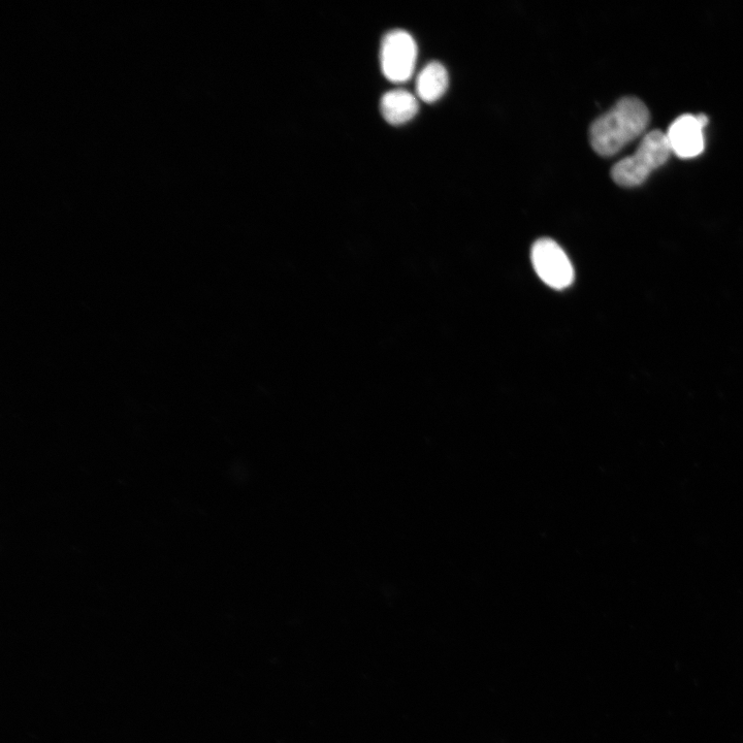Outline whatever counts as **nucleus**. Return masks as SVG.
Returning a JSON list of instances; mask_svg holds the SVG:
<instances>
[{"mask_svg": "<svg viewBox=\"0 0 743 743\" xmlns=\"http://www.w3.org/2000/svg\"><path fill=\"white\" fill-rule=\"evenodd\" d=\"M650 111L639 99L624 98L593 122L590 142L601 156H612L641 136L650 123Z\"/></svg>", "mask_w": 743, "mask_h": 743, "instance_id": "nucleus-1", "label": "nucleus"}, {"mask_svg": "<svg viewBox=\"0 0 743 743\" xmlns=\"http://www.w3.org/2000/svg\"><path fill=\"white\" fill-rule=\"evenodd\" d=\"M671 153L666 134L654 131L642 139L634 154L620 160L612 168L611 177L623 187L639 186L667 163Z\"/></svg>", "mask_w": 743, "mask_h": 743, "instance_id": "nucleus-2", "label": "nucleus"}, {"mask_svg": "<svg viewBox=\"0 0 743 743\" xmlns=\"http://www.w3.org/2000/svg\"><path fill=\"white\" fill-rule=\"evenodd\" d=\"M381 69L394 83L409 81L417 60V45L409 32L396 29L384 36L380 51Z\"/></svg>", "mask_w": 743, "mask_h": 743, "instance_id": "nucleus-3", "label": "nucleus"}, {"mask_svg": "<svg viewBox=\"0 0 743 743\" xmlns=\"http://www.w3.org/2000/svg\"><path fill=\"white\" fill-rule=\"evenodd\" d=\"M533 267L549 287L565 289L574 281V269L563 248L552 239L535 242L531 252Z\"/></svg>", "mask_w": 743, "mask_h": 743, "instance_id": "nucleus-4", "label": "nucleus"}, {"mask_svg": "<svg viewBox=\"0 0 743 743\" xmlns=\"http://www.w3.org/2000/svg\"><path fill=\"white\" fill-rule=\"evenodd\" d=\"M708 123L705 115H682L675 119L666 133L672 153L680 158L699 156L705 148L704 128Z\"/></svg>", "mask_w": 743, "mask_h": 743, "instance_id": "nucleus-5", "label": "nucleus"}, {"mask_svg": "<svg viewBox=\"0 0 743 743\" xmlns=\"http://www.w3.org/2000/svg\"><path fill=\"white\" fill-rule=\"evenodd\" d=\"M418 108L415 96L403 89L385 93L380 103L383 118L392 125L407 123L416 116Z\"/></svg>", "mask_w": 743, "mask_h": 743, "instance_id": "nucleus-6", "label": "nucleus"}, {"mask_svg": "<svg viewBox=\"0 0 743 743\" xmlns=\"http://www.w3.org/2000/svg\"><path fill=\"white\" fill-rule=\"evenodd\" d=\"M449 84L448 73L442 63L432 61L427 64L416 80L418 98L432 104L442 98Z\"/></svg>", "mask_w": 743, "mask_h": 743, "instance_id": "nucleus-7", "label": "nucleus"}]
</instances>
